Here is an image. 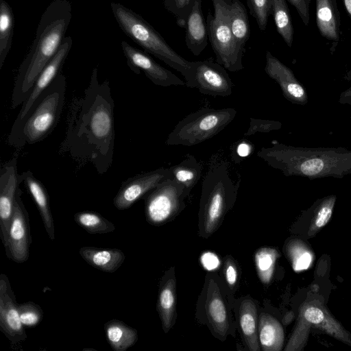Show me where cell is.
<instances>
[{
  "mask_svg": "<svg viewBox=\"0 0 351 351\" xmlns=\"http://www.w3.org/2000/svg\"><path fill=\"white\" fill-rule=\"evenodd\" d=\"M233 83L226 69L213 60L195 61V88L204 95L228 97Z\"/></svg>",
  "mask_w": 351,
  "mask_h": 351,
  "instance_id": "obj_15",
  "label": "cell"
},
{
  "mask_svg": "<svg viewBox=\"0 0 351 351\" xmlns=\"http://www.w3.org/2000/svg\"><path fill=\"white\" fill-rule=\"evenodd\" d=\"M343 78L348 82H351V68L346 73Z\"/></svg>",
  "mask_w": 351,
  "mask_h": 351,
  "instance_id": "obj_45",
  "label": "cell"
},
{
  "mask_svg": "<svg viewBox=\"0 0 351 351\" xmlns=\"http://www.w3.org/2000/svg\"><path fill=\"white\" fill-rule=\"evenodd\" d=\"M296 10L302 21L308 25L310 20L309 7L311 0H287Z\"/></svg>",
  "mask_w": 351,
  "mask_h": 351,
  "instance_id": "obj_40",
  "label": "cell"
},
{
  "mask_svg": "<svg viewBox=\"0 0 351 351\" xmlns=\"http://www.w3.org/2000/svg\"><path fill=\"white\" fill-rule=\"evenodd\" d=\"M20 319L25 327H34L40 324L44 317L41 307L34 302L18 304Z\"/></svg>",
  "mask_w": 351,
  "mask_h": 351,
  "instance_id": "obj_35",
  "label": "cell"
},
{
  "mask_svg": "<svg viewBox=\"0 0 351 351\" xmlns=\"http://www.w3.org/2000/svg\"><path fill=\"white\" fill-rule=\"evenodd\" d=\"M271 14L278 33L287 46L291 47L294 32L286 0H272Z\"/></svg>",
  "mask_w": 351,
  "mask_h": 351,
  "instance_id": "obj_30",
  "label": "cell"
},
{
  "mask_svg": "<svg viewBox=\"0 0 351 351\" xmlns=\"http://www.w3.org/2000/svg\"><path fill=\"white\" fill-rule=\"evenodd\" d=\"M0 330L12 346L19 345L27 338L20 319L16 296L4 274L0 275Z\"/></svg>",
  "mask_w": 351,
  "mask_h": 351,
  "instance_id": "obj_13",
  "label": "cell"
},
{
  "mask_svg": "<svg viewBox=\"0 0 351 351\" xmlns=\"http://www.w3.org/2000/svg\"><path fill=\"white\" fill-rule=\"evenodd\" d=\"M157 310L162 328L167 332L172 326L176 313V281L174 277L169 278L159 289Z\"/></svg>",
  "mask_w": 351,
  "mask_h": 351,
  "instance_id": "obj_27",
  "label": "cell"
},
{
  "mask_svg": "<svg viewBox=\"0 0 351 351\" xmlns=\"http://www.w3.org/2000/svg\"><path fill=\"white\" fill-rule=\"evenodd\" d=\"M239 182L234 183L226 162L211 165L202 185V213L205 234H213L234 199Z\"/></svg>",
  "mask_w": 351,
  "mask_h": 351,
  "instance_id": "obj_6",
  "label": "cell"
},
{
  "mask_svg": "<svg viewBox=\"0 0 351 351\" xmlns=\"http://www.w3.org/2000/svg\"><path fill=\"white\" fill-rule=\"evenodd\" d=\"M201 0L193 5L185 22V42L189 50L194 55L199 56L207 46L208 34L206 23L204 21Z\"/></svg>",
  "mask_w": 351,
  "mask_h": 351,
  "instance_id": "obj_20",
  "label": "cell"
},
{
  "mask_svg": "<svg viewBox=\"0 0 351 351\" xmlns=\"http://www.w3.org/2000/svg\"><path fill=\"white\" fill-rule=\"evenodd\" d=\"M257 156L285 176L309 180L343 178L351 174V149L338 147H303L275 143L262 147Z\"/></svg>",
  "mask_w": 351,
  "mask_h": 351,
  "instance_id": "obj_3",
  "label": "cell"
},
{
  "mask_svg": "<svg viewBox=\"0 0 351 351\" xmlns=\"http://www.w3.org/2000/svg\"><path fill=\"white\" fill-rule=\"evenodd\" d=\"M71 18L69 0H53L43 13L34 40L17 71L12 109L22 105L29 95L39 74L60 47Z\"/></svg>",
  "mask_w": 351,
  "mask_h": 351,
  "instance_id": "obj_2",
  "label": "cell"
},
{
  "mask_svg": "<svg viewBox=\"0 0 351 351\" xmlns=\"http://www.w3.org/2000/svg\"><path fill=\"white\" fill-rule=\"evenodd\" d=\"M202 166L193 155H188L179 164L168 167V178L184 186L189 193L201 178Z\"/></svg>",
  "mask_w": 351,
  "mask_h": 351,
  "instance_id": "obj_26",
  "label": "cell"
},
{
  "mask_svg": "<svg viewBox=\"0 0 351 351\" xmlns=\"http://www.w3.org/2000/svg\"><path fill=\"white\" fill-rule=\"evenodd\" d=\"M230 25L239 45L245 49L250 35V27L246 9L239 0H228Z\"/></svg>",
  "mask_w": 351,
  "mask_h": 351,
  "instance_id": "obj_28",
  "label": "cell"
},
{
  "mask_svg": "<svg viewBox=\"0 0 351 351\" xmlns=\"http://www.w3.org/2000/svg\"><path fill=\"white\" fill-rule=\"evenodd\" d=\"M214 15L208 14L206 25L216 61L226 70L236 72L243 69L245 49L237 43L230 25L228 0H211Z\"/></svg>",
  "mask_w": 351,
  "mask_h": 351,
  "instance_id": "obj_8",
  "label": "cell"
},
{
  "mask_svg": "<svg viewBox=\"0 0 351 351\" xmlns=\"http://www.w3.org/2000/svg\"><path fill=\"white\" fill-rule=\"evenodd\" d=\"M237 153L241 157L248 156L250 153V146L248 144L241 143L237 147Z\"/></svg>",
  "mask_w": 351,
  "mask_h": 351,
  "instance_id": "obj_43",
  "label": "cell"
},
{
  "mask_svg": "<svg viewBox=\"0 0 351 351\" xmlns=\"http://www.w3.org/2000/svg\"><path fill=\"white\" fill-rule=\"evenodd\" d=\"M250 127L245 133V136H251L257 132L267 133L273 130H278L282 128V123L274 120L261 119L251 117Z\"/></svg>",
  "mask_w": 351,
  "mask_h": 351,
  "instance_id": "obj_38",
  "label": "cell"
},
{
  "mask_svg": "<svg viewBox=\"0 0 351 351\" xmlns=\"http://www.w3.org/2000/svg\"><path fill=\"white\" fill-rule=\"evenodd\" d=\"M66 88V77L60 72L35 100L25 116L13 123L8 143L21 149L48 137L60 121Z\"/></svg>",
  "mask_w": 351,
  "mask_h": 351,
  "instance_id": "obj_4",
  "label": "cell"
},
{
  "mask_svg": "<svg viewBox=\"0 0 351 351\" xmlns=\"http://www.w3.org/2000/svg\"><path fill=\"white\" fill-rule=\"evenodd\" d=\"M22 195L19 188L14 200L8 241L4 246L7 257L16 263H23L28 260L32 243L29 215Z\"/></svg>",
  "mask_w": 351,
  "mask_h": 351,
  "instance_id": "obj_10",
  "label": "cell"
},
{
  "mask_svg": "<svg viewBox=\"0 0 351 351\" xmlns=\"http://www.w3.org/2000/svg\"><path fill=\"white\" fill-rule=\"evenodd\" d=\"M75 221L88 233L106 234L114 232L115 226L113 223L94 211H81L74 215Z\"/></svg>",
  "mask_w": 351,
  "mask_h": 351,
  "instance_id": "obj_31",
  "label": "cell"
},
{
  "mask_svg": "<svg viewBox=\"0 0 351 351\" xmlns=\"http://www.w3.org/2000/svg\"><path fill=\"white\" fill-rule=\"evenodd\" d=\"M265 71L280 86L284 97L293 104L304 106L308 103V94L293 71L275 57L269 51L265 56Z\"/></svg>",
  "mask_w": 351,
  "mask_h": 351,
  "instance_id": "obj_16",
  "label": "cell"
},
{
  "mask_svg": "<svg viewBox=\"0 0 351 351\" xmlns=\"http://www.w3.org/2000/svg\"><path fill=\"white\" fill-rule=\"evenodd\" d=\"M72 45V38L69 36L64 37L56 53L39 74L29 95L21 105V108L14 122L21 121L25 116L40 93L52 82L58 74L61 72L63 64L71 49Z\"/></svg>",
  "mask_w": 351,
  "mask_h": 351,
  "instance_id": "obj_17",
  "label": "cell"
},
{
  "mask_svg": "<svg viewBox=\"0 0 351 351\" xmlns=\"http://www.w3.org/2000/svg\"><path fill=\"white\" fill-rule=\"evenodd\" d=\"M338 101L340 104L351 105V86L346 90L341 92Z\"/></svg>",
  "mask_w": 351,
  "mask_h": 351,
  "instance_id": "obj_42",
  "label": "cell"
},
{
  "mask_svg": "<svg viewBox=\"0 0 351 351\" xmlns=\"http://www.w3.org/2000/svg\"><path fill=\"white\" fill-rule=\"evenodd\" d=\"M23 182L18 173L17 154L5 162L0 169V238L5 246L19 184Z\"/></svg>",
  "mask_w": 351,
  "mask_h": 351,
  "instance_id": "obj_11",
  "label": "cell"
},
{
  "mask_svg": "<svg viewBox=\"0 0 351 351\" xmlns=\"http://www.w3.org/2000/svg\"><path fill=\"white\" fill-rule=\"evenodd\" d=\"M259 343L263 350H281L284 343V331L280 322L269 314L263 313L258 325Z\"/></svg>",
  "mask_w": 351,
  "mask_h": 351,
  "instance_id": "obj_25",
  "label": "cell"
},
{
  "mask_svg": "<svg viewBox=\"0 0 351 351\" xmlns=\"http://www.w3.org/2000/svg\"><path fill=\"white\" fill-rule=\"evenodd\" d=\"M114 102L108 80L99 82L93 69L82 97L74 100L60 151L82 163H90L99 174L111 167L114 149Z\"/></svg>",
  "mask_w": 351,
  "mask_h": 351,
  "instance_id": "obj_1",
  "label": "cell"
},
{
  "mask_svg": "<svg viewBox=\"0 0 351 351\" xmlns=\"http://www.w3.org/2000/svg\"><path fill=\"white\" fill-rule=\"evenodd\" d=\"M316 25L320 35L327 40L331 53L341 38V18L336 0H315Z\"/></svg>",
  "mask_w": 351,
  "mask_h": 351,
  "instance_id": "obj_18",
  "label": "cell"
},
{
  "mask_svg": "<svg viewBox=\"0 0 351 351\" xmlns=\"http://www.w3.org/2000/svg\"><path fill=\"white\" fill-rule=\"evenodd\" d=\"M110 8L119 27L127 36L145 52L183 75L187 87L195 88V61H189L176 53L147 21L133 10L115 2L110 3Z\"/></svg>",
  "mask_w": 351,
  "mask_h": 351,
  "instance_id": "obj_5",
  "label": "cell"
},
{
  "mask_svg": "<svg viewBox=\"0 0 351 351\" xmlns=\"http://www.w3.org/2000/svg\"><path fill=\"white\" fill-rule=\"evenodd\" d=\"M232 108H203L180 120L168 135L167 145L193 146L222 131L235 117Z\"/></svg>",
  "mask_w": 351,
  "mask_h": 351,
  "instance_id": "obj_7",
  "label": "cell"
},
{
  "mask_svg": "<svg viewBox=\"0 0 351 351\" xmlns=\"http://www.w3.org/2000/svg\"><path fill=\"white\" fill-rule=\"evenodd\" d=\"M206 311L215 332L220 339H225L229 328L228 312L219 288L213 279L208 284Z\"/></svg>",
  "mask_w": 351,
  "mask_h": 351,
  "instance_id": "obj_19",
  "label": "cell"
},
{
  "mask_svg": "<svg viewBox=\"0 0 351 351\" xmlns=\"http://www.w3.org/2000/svg\"><path fill=\"white\" fill-rule=\"evenodd\" d=\"M278 252L271 247L258 249L254 256L256 271L261 281L268 284L274 274Z\"/></svg>",
  "mask_w": 351,
  "mask_h": 351,
  "instance_id": "obj_33",
  "label": "cell"
},
{
  "mask_svg": "<svg viewBox=\"0 0 351 351\" xmlns=\"http://www.w3.org/2000/svg\"><path fill=\"white\" fill-rule=\"evenodd\" d=\"M79 254L88 264L106 273L115 272L125 259L123 251L117 248L84 246L80 249Z\"/></svg>",
  "mask_w": 351,
  "mask_h": 351,
  "instance_id": "obj_22",
  "label": "cell"
},
{
  "mask_svg": "<svg viewBox=\"0 0 351 351\" xmlns=\"http://www.w3.org/2000/svg\"><path fill=\"white\" fill-rule=\"evenodd\" d=\"M188 194L181 184L169 178L164 179L143 197L147 221L153 225L166 222L181 208Z\"/></svg>",
  "mask_w": 351,
  "mask_h": 351,
  "instance_id": "obj_9",
  "label": "cell"
},
{
  "mask_svg": "<svg viewBox=\"0 0 351 351\" xmlns=\"http://www.w3.org/2000/svg\"><path fill=\"white\" fill-rule=\"evenodd\" d=\"M337 196L330 195L318 199L313 207V215L309 228L308 235L312 236L330 221Z\"/></svg>",
  "mask_w": 351,
  "mask_h": 351,
  "instance_id": "obj_32",
  "label": "cell"
},
{
  "mask_svg": "<svg viewBox=\"0 0 351 351\" xmlns=\"http://www.w3.org/2000/svg\"><path fill=\"white\" fill-rule=\"evenodd\" d=\"M166 10L176 19L178 25L184 27L186 20L197 0H162Z\"/></svg>",
  "mask_w": 351,
  "mask_h": 351,
  "instance_id": "obj_37",
  "label": "cell"
},
{
  "mask_svg": "<svg viewBox=\"0 0 351 351\" xmlns=\"http://www.w3.org/2000/svg\"><path fill=\"white\" fill-rule=\"evenodd\" d=\"M167 178L168 168L161 167L128 178L113 199L114 207L119 210L129 208Z\"/></svg>",
  "mask_w": 351,
  "mask_h": 351,
  "instance_id": "obj_14",
  "label": "cell"
},
{
  "mask_svg": "<svg viewBox=\"0 0 351 351\" xmlns=\"http://www.w3.org/2000/svg\"><path fill=\"white\" fill-rule=\"evenodd\" d=\"M14 14L5 0H0V69L10 50L14 34Z\"/></svg>",
  "mask_w": 351,
  "mask_h": 351,
  "instance_id": "obj_29",
  "label": "cell"
},
{
  "mask_svg": "<svg viewBox=\"0 0 351 351\" xmlns=\"http://www.w3.org/2000/svg\"><path fill=\"white\" fill-rule=\"evenodd\" d=\"M201 263L207 270H214L218 267L220 261L217 255L213 252H205L201 256Z\"/></svg>",
  "mask_w": 351,
  "mask_h": 351,
  "instance_id": "obj_41",
  "label": "cell"
},
{
  "mask_svg": "<svg viewBox=\"0 0 351 351\" xmlns=\"http://www.w3.org/2000/svg\"><path fill=\"white\" fill-rule=\"evenodd\" d=\"M21 176L25 186L36 203L45 230L51 241H53L55 239V226L46 189L32 171H24L21 173Z\"/></svg>",
  "mask_w": 351,
  "mask_h": 351,
  "instance_id": "obj_21",
  "label": "cell"
},
{
  "mask_svg": "<svg viewBox=\"0 0 351 351\" xmlns=\"http://www.w3.org/2000/svg\"><path fill=\"white\" fill-rule=\"evenodd\" d=\"M251 15L255 19L258 28L264 31L271 14L272 0H247Z\"/></svg>",
  "mask_w": 351,
  "mask_h": 351,
  "instance_id": "obj_36",
  "label": "cell"
},
{
  "mask_svg": "<svg viewBox=\"0 0 351 351\" xmlns=\"http://www.w3.org/2000/svg\"><path fill=\"white\" fill-rule=\"evenodd\" d=\"M239 321L240 330L250 350L259 351L256 306L251 299H245L239 306Z\"/></svg>",
  "mask_w": 351,
  "mask_h": 351,
  "instance_id": "obj_23",
  "label": "cell"
},
{
  "mask_svg": "<svg viewBox=\"0 0 351 351\" xmlns=\"http://www.w3.org/2000/svg\"><path fill=\"white\" fill-rule=\"evenodd\" d=\"M121 47L128 66L136 74L143 71L151 82L160 86H186L185 82L160 65L145 52L134 47L125 40L121 41Z\"/></svg>",
  "mask_w": 351,
  "mask_h": 351,
  "instance_id": "obj_12",
  "label": "cell"
},
{
  "mask_svg": "<svg viewBox=\"0 0 351 351\" xmlns=\"http://www.w3.org/2000/svg\"><path fill=\"white\" fill-rule=\"evenodd\" d=\"M104 330L107 341L114 351H125L138 341L137 330L117 319L107 322Z\"/></svg>",
  "mask_w": 351,
  "mask_h": 351,
  "instance_id": "obj_24",
  "label": "cell"
},
{
  "mask_svg": "<svg viewBox=\"0 0 351 351\" xmlns=\"http://www.w3.org/2000/svg\"><path fill=\"white\" fill-rule=\"evenodd\" d=\"M224 276L229 287L233 289L237 282L238 270L234 260L230 257H227L225 260Z\"/></svg>",
  "mask_w": 351,
  "mask_h": 351,
  "instance_id": "obj_39",
  "label": "cell"
},
{
  "mask_svg": "<svg viewBox=\"0 0 351 351\" xmlns=\"http://www.w3.org/2000/svg\"><path fill=\"white\" fill-rule=\"evenodd\" d=\"M343 6L351 19V0H342Z\"/></svg>",
  "mask_w": 351,
  "mask_h": 351,
  "instance_id": "obj_44",
  "label": "cell"
},
{
  "mask_svg": "<svg viewBox=\"0 0 351 351\" xmlns=\"http://www.w3.org/2000/svg\"><path fill=\"white\" fill-rule=\"evenodd\" d=\"M287 254L295 271L306 269L313 261V254L301 241L289 242L286 247Z\"/></svg>",
  "mask_w": 351,
  "mask_h": 351,
  "instance_id": "obj_34",
  "label": "cell"
}]
</instances>
